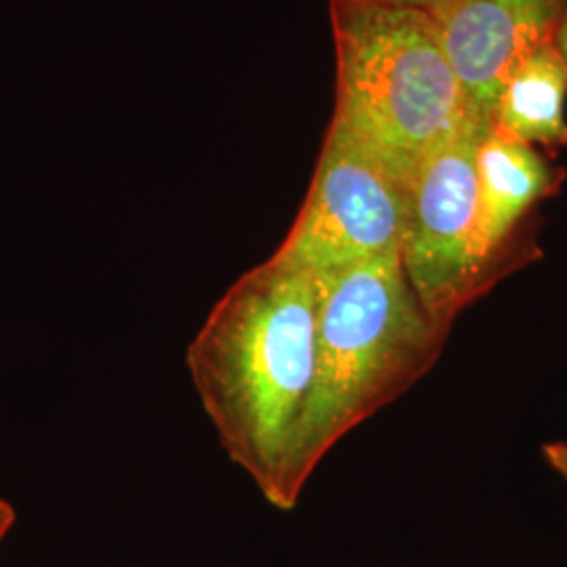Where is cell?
<instances>
[{
	"mask_svg": "<svg viewBox=\"0 0 567 567\" xmlns=\"http://www.w3.org/2000/svg\"><path fill=\"white\" fill-rule=\"evenodd\" d=\"M322 280L274 259L227 288L185 364L225 454L290 511L288 463L313 383Z\"/></svg>",
	"mask_w": 567,
	"mask_h": 567,
	"instance_id": "cell-1",
	"label": "cell"
},
{
	"mask_svg": "<svg viewBox=\"0 0 567 567\" xmlns=\"http://www.w3.org/2000/svg\"><path fill=\"white\" fill-rule=\"evenodd\" d=\"M320 280L313 383L286 480L292 507L332 446L398 398L442 339L405 278L400 252Z\"/></svg>",
	"mask_w": 567,
	"mask_h": 567,
	"instance_id": "cell-2",
	"label": "cell"
},
{
	"mask_svg": "<svg viewBox=\"0 0 567 567\" xmlns=\"http://www.w3.org/2000/svg\"><path fill=\"white\" fill-rule=\"evenodd\" d=\"M334 37L339 102L332 126L405 185L437 147L482 121L447 61L433 13L339 0Z\"/></svg>",
	"mask_w": 567,
	"mask_h": 567,
	"instance_id": "cell-3",
	"label": "cell"
},
{
	"mask_svg": "<svg viewBox=\"0 0 567 567\" xmlns=\"http://www.w3.org/2000/svg\"><path fill=\"white\" fill-rule=\"evenodd\" d=\"M408 185L330 124L303 208L274 261L313 276L402 255Z\"/></svg>",
	"mask_w": 567,
	"mask_h": 567,
	"instance_id": "cell-4",
	"label": "cell"
},
{
	"mask_svg": "<svg viewBox=\"0 0 567 567\" xmlns=\"http://www.w3.org/2000/svg\"><path fill=\"white\" fill-rule=\"evenodd\" d=\"M489 122L468 124L416 168L408 185L405 278L444 334L484 274L475 152Z\"/></svg>",
	"mask_w": 567,
	"mask_h": 567,
	"instance_id": "cell-5",
	"label": "cell"
},
{
	"mask_svg": "<svg viewBox=\"0 0 567 567\" xmlns=\"http://www.w3.org/2000/svg\"><path fill=\"white\" fill-rule=\"evenodd\" d=\"M567 0H446L433 13L473 112L492 122L511 74L553 41Z\"/></svg>",
	"mask_w": 567,
	"mask_h": 567,
	"instance_id": "cell-6",
	"label": "cell"
},
{
	"mask_svg": "<svg viewBox=\"0 0 567 567\" xmlns=\"http://www.w3.org/2000/svg\"><path fill=\"white\" fill-rule=\"evenodd\" d=\"M480 248L489 261L527 210L555 187L550 164L534 150L487 124L475 152Z\"/></svg>",
	"mask_w": 567,
	"mask_h": 567,
	"instance_id": "cell-7",
	"label": "cell"
},
{
	"mask_svg": "<svg viewBox=\"0 0 567 567\" xmlns=\"http://www.w3.org/2000/svg\"><path fill=\"white\" fill-rule=\"evenodd\" d=\"M566 97V63L550 41L511 74L492 124L529 145H567Z\"/></svg>",
	"mask_w": 567,
	"mask_h": 567,
	"instance_id": "cell-8",
	"label": "cell"
},
{
	"mask_svg": "<svg viewBox=\"0 0 567 567\" xmlns=\"http://www.w3.org/2000/svg\"><path fill=\"white\" fill-rule=\"evenodd\" d=\"M548 465L553 466L567 482V444H548L545 447Z\"/></svg>",
	"mask_w": 567,
	"mask_h": 567,
	"instance_id": "cell-9",
	"label": "cell"
},
{
	"mask_svg": "<svg viewBox=\"0 0 567 567\" xmlns=\"http://www.w3.org/2000/svg\"><path fill=\"white\" fill-rule=\"evenodd\" d=\"M365 2H383V4H400V7H414V9H423L429 13H435L437 9H442V4L446 0H365Z\"/></svg>",
	"mask_w": 567,
	"mask_h": 567,
	"instance_id": "cell-10",
	"label": "cell"
},
{
	"mask_svg": "<svg viewBox=\"0 0 567 567\" xmlns=\"http://www.w3.org/2000/svg\"><path fill=\"white\" fill-rule=\"evenodd\" d=\"M13 524H16V508L11 507V503H7L4 498H0V540L11 532Z\"/></svg>",
	"mask_w": 567,
	"mask_h": 567,
	"instance_id": "cell-11",
	"label": "cell"
},
{
	"mask_svg": "<svg viewBox=\"0 0 567 567\" xmlns=\"http://www.w3.org/2000/svg\"><path fill=\"white\" fill-rule=\"evenodd\" d=\"M553 42H555V47H557V51H559V55H561V60H564L567 68V7L564 16H561V20H559L557 30H555Z\"/></svg>",
	"mask_w": 567,
	"mask_h": 567,
	"instance_id": "cell-12",
	"label": "cell"
}]
</instances>
